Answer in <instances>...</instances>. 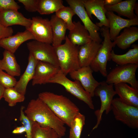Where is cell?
Returning <instances> with one entry per match:
<instances>
[{
    "label": "cell",
    "mask_w": 138,
    "mask_h": 138,
    "mask_svg": "<svg viewBox=\"0 0 138 138\" xmlns=\"http://www.w3.org/2000/svg\"><path fill=\"white\" fill-rule=\"evenodd\" d=\"M24 112L32 122H36L42 126L53 129L59 138L65 135L66 129L65 124L48 106L38 98L30 100Z\"/></svg>",
    "instance_id": "cell-1"
},
{
    "label": "cell",
    "mask_w": 138,
    "mask_h": 138,
    "mask_svg": "<svg viewBox=\"0 0 138 138\" xmlns=\"http://www.w3.org/2000/svg\"><path fill=\"white\" fill-rule=\"evenodd\" d=\"M38 98L45 103L56 116L69 127L74 118L80 112L77 106L63 95L45 91L40 93Z\"/></svg>",
    "instance_id": "cell-2"
},
{
    "label": "cell",
    "mask_w": 138,
    "mask_h": 138,
    "mask_svg": "<svg viewBox=\"0 0 138 138\" xmlns=\"http://www.w3.org/2000/svg\"><path fill=\"white\" fill-rule=\"evenodd\" d=\"M65 42L55 48L59 67L66 75L80 67L78 59L79 47L73 44L66 36Z\"/></svg>",
    "instance_id": "cell-3"
},
{
    "label": "cell",
    "mask_w": 138,
    "mask_h": 138,
    "mask_svg": "<svg viewBox=\"0 0 138 138\" xmlns=\"http://www.w3.org/2000/svg\"><path fill=\"white\" fill-rule=\"evenodd\" d=\"M100 30L104 40L95 59L90 66L93 71L99 72L102 76L106 77L108 74L107 62L111 60V52L112 48L115 45L111 39L109 28L103 26L100 28Z\"/></svg>",
    "instance_id": "cell-4"
},
{
    "label": "cell",
    "mask_w": 138,
    "mask_h": 138,
    "mask_svg": "<svg viewBox=\"0 0 138 138\" xmlns=\"http://www.w3.org/2000/svg\"><path fill=\"white\" fill-rule=\"evenodd\" d=\"M48 83L57 84L62 86L68 92L86 103L92 109H94L92 97L78 81L68 79L60 69Z\"/></svg>",
    "instance_id": "cell-5"
},
{
    "label": "cell",
    "mask_w": 138,
    "mask_h": 138,
    "mask_svg": "<svg viewBox=\"0 0 138 138\" xmlns=\"http://www.w3.org/2000/svg\"><path fill=\"white\" fill-rule=\"evenodd\" d=\"M116 119L130 128H138V107L126 103L119 98H114L112 109Z\"/></svg>",
    "instance_id": "cell-6"
},
{
    "label": "cell",
    "mask_w": 138,
    "mask_h": 138,
    "mask_svg": "<svg viewBox=\"0 0 138 138\" xmlns=\"http://www.w3.org/2000/svg\"><path fill=\"white\" fill-rule=\"evenodd\" d=\"M113 86V84H109L105 81H102L99 82L95 90L94 96L100 98L101 105L100 108L94 112L97 121L92 130L98 127L102 120L103 112L105 111L106 114H107L111 110L113 97L116 94Z\"/></svg>",
    "instance_id": "cell-7"
},
{
    "label": "cell",
    "mask_w": 138,
    "mask_h": 138,
    "mask_svg": "<svg viewBox=\"0 0 138 138\" xmlns=\"http://www.w3.org/2000/svg\"><path fill=\"white\" fill-rule=\"evenodd\" d=\"M138 64H128L119 65L112 69L107 74L106 82L109 84L128 83L132 87L138 89V81L136 72Z\"/></svg>",
    "instance_id": "cell-8"
},
{
    "label": "cell",
    "mask_w": 138,
    "mask_h": 138,
    "mask_svg": "<svg viewBox=\"0 0 138 138\" xmlns=\"http://www.w3.org/2000/svg\"><path fill=\"white\" fill-rule=\"evenodd\" d=\"M27 45L29 53L37 60L59 67L55 48L51 44L33 40L28 42Z\"/></svg>",
    "instance_id": "cell-9"
},
{
    "label": "cell",
    "mask_w": 138,
    "mask_h": 138,
    "mask_svg": "<svg viewBox=\"0 0 138 138\" xmlns=\"http://www.w3.org/2000/svg\"><path fill=\"white\" fill-rule=\"evenodd\" d=\"M66 1L83 23L92 40L101 43L102 39L98 32L100 28L93 22L87 14L84 6V0H66Z\"/></svg>",
    "instance_id": "cell-10"
},
{
    "label": "cell",
    "mask_w": 138,
    "mask_h": 138,
    "mask_svg": "<svg viewBox=\"0 0 138 138\" xmlns=\"http://www.w3.org/2000/svg\"><path fill=\"white\" fill-rule=\"evenodd\" d=\"M31 20V25L26 29L32 34L35 40L51 44L52 34L50 20L38 16L33 17Z\"/></svg>",
    "instance_id": "cell-11"
},
{
    "label": "cell",
    "mask_w": 138,
    "mask_h": 138,
    "mask_svg": "<svg viewBox=\"0 0 138 138\" xmlns=\"http://www.w3.org/2000/svg\"><path fill=\"white\" fill-rule=\"evenodd\" d=\"M93 72L90 66H88L80 67L69 73L71 78L78 81L92 97L95 96V90L99 84L93 76Z\"/></svg>",
    "instance_id": "cell-12"
},
{
    "label": "cell",
    "mask_w": 138,
    "mask_h": 138,
    "mask_svg": "<svg viewBox=\"0 0 138 138\" xmlns=\"http://www.w3.org/2000/svg\"><path fill=\"white\" fill-rule=\"evenodd\" d=\"M108 22L109 34L111 40L113 41L123 29L138 25V17L132 19H125L117 15L112 11L106 14Z\"/></svg>",
    "instance_id": "cell-13"
},
{
    "label": "cell",
    "mask_w": 138,
    "mask_h": 138,
    "mask_svg": "<svg viewBox=\"0 0 138 138\" xmlns=\"http://www.w3.org/2000/svg\"><path fill=\"white\" fill-rule=\"evenodd\" d=\"M86 12L91 19L94 15L99 21L95 24L100 28L103 26L109 28V25L106 14L107 12L105 7L104 0H84Z\"/></svg>",
    "instance_id": "cell-14"
},
{
    "label": "cell",
    "mask_w": 138,
    "mask_h": 138,
    "mask_svg": "<svg viewBox=\"0 0 138 138\" xmlns=\"http://www.w3.org/2000/svg\"><path fill=\"white\" fill-rule=\"evenodd\" d=\"M60 69L59 67L50 63L38 61L35 67L32 85L48 83L49 80Z\"/></svg>",
    "instance_id": "cell-15"
},
{
    "label": "cell",
    "mask_w": 138,
    "mask_h": 138,
    "mask_svg": "<svg viewBox=\"0 0 138 138\" xmlns=\"http://www.w3.org/2000/svg\"><path fill=\"white\" fill-rule=\"evenodd\" d=\"M31 22V19L26 18L18 10L9 9L0 11V23L5 27L18 25L27 29L30 26Z\"/></svg>",
    "instance_id": "cell-16"
},
{
    "label": "cell",
    "mask_w": 138,
    "mask_h": 138,
    "mask_svg": "<svg viewBox=\"0 0 138 138\" xmlns=\"http://www.w3.org/2000/svg\"><path fill=\"white\" fill-rule=\"evenodd\" d=\"M30 40L35 39L31 33L26 29L23 31L18 32L14 35L2 39L0 41V47L14 53L21 44Z\"/></svg>",
    "instance_id": "cell-17"
},
{
    "label": "cell",
    "mask_w": 138,
    "mask_h": 138,
    "mask_svg": "<svg viewBox=\"0 0 138 138\" xmlns=\"http://www.w3.org/2000/svg\"><path fill=\"white\" fill-rule=\"evenodd\" d=\"M101 45V43L92 40L79 47L78 59L80 67L90 66Z\"/></svg>",
    "instance_id": "cell-18"
},
{
    "label": "cell",
    "mask_w": 138,
    "mask_h": 138,
    "mask_svg": "<svg viewBox=\"0 0 138 138\" xmlns=\"http://www.w3.org/2000/svg\"><path fill=\"white\" fill-rule=\"evenodd\" d=\"M116 94L123 102L138 107V89L121 83L114 85Z\"/></svg>",
    "instance_id": "cell-19"
},
{
    "label": "cell",
    "mask_w": 138,
    "mask_h": 138,
    "mask_svg": "<svg viewBox=\"0 0 138 138\" xmlns=\"http://www.w3.org/2000/svg\"><path fill=\"white\" fill-rule=\"evenodd\" d=\"M38 61L29 53L28 63L26 68L14 87L17 91L21 94L25 95L27 85L33 78L35 67Z\"/></svg>",
    "instance_id": "cell-20"
},
{
    "label": "cell",
    "mask_w": 138,
    "mask_h": 138,
    "mask_svg": "<svg viewBox=\"0 0 138 138\" xmlns=\"http://www.w3.org/2000/svg\"><path fill=\"white\" fill-rule=\"evenodd\" d=\"M50 20L52 31V45L55 48L62 44L65 40L67 27L65 23L55 15L51 16Z\"/></svg>",
    "instance_id": "cell-21"
},
{
    "label": "cell",
    "mask_w": 138,
    "mask_h": 138,
    "mask_svg": "<svg viewBox=\"0 0 138 138\" xmlns=\"http://www.w3.org/2000/svg\"><path fill=\"white\" fill-rule=\"evenodd\" d=\"M73 23L74 27L67 36L73 44L79 46L92 40L88 31L80 22L74 21Z\"/></svg>",
    "instance_id": "cell-22"
},
{
    "label": "cell",
    "mask_w": 138,
    "mask_h": 138,
    "mask_svg": "<svg viewBox=\"0 0 138 138\" xmlns=\"http://www.w3.org/2000/svg\"><path fill=\"white\" fill-rule=\"evenodd\" d=\"M138 40V28L131 26L126 28L113 41L116 45L123 50L129 48L132 44Z\"/></svg>",
    "instance_id": "cell-23"
},
{
    "label": "cell",
    "mask_w": 138,
    "mask_h": 138,
    "mask_svg": "<svg viewBox=\"0 0 138 138\" xmlns=\"http://www.w3.org/2000/svg\"><path fill=\"white\" fill-rule=\"evenodd\" d=\"M3 55V58L0 59V69L5 71L7 73L13 77L20 76V68L14 53L5 50Z\"/></svg>",
    "instance_id": "cell-24"
},
{
    "label": "cell",
    "mask_w": 138,
    "mask_h": 138,
    "mask_svg": "<svg viewBox=\"0 0 138 138\" xmlns=\"http://www.w3.org/2000/svg\"><path fill=\"white\" fill-rule=\"evenodd\" d=\"M136 2V0L122 1L115 5H105V7L107 11L114 12L120 16L132 19L137 17L134 12V7Z\"/></svg>",
    "instance_id": "cell-25"
},
{
    "label": "cell",
    "mask_w": 138,
    "mask_h": 138,
    "mask_svg": "<svg viewBox=\"0 0 138 138\" xmlns=\"http://www.w3.org/2000/svg\"><path fill=\"white\" fill-rule=\"evenodd\" d=\"M111 58V60L119 65L128 64H138V45L133 44L132 49L123 54H116L112 50Z\"/></svg>",
    "instance_id": "cell-26"
},
{
    "label": "cell",
    "mask_w": 138,
    "mask_h": 138,
    "mask_svg": "<svg viewBox=\"0 0 138 138\" xmlns=\"http://www.w3.org/2000/svg\"><path fill=\"white\" fill-rule=\"evenodd\" d=\"M64 6L61 0H38L37 11L41 15H48Z\"/></svg>",
    "instance_id": "cell-27"
},
{
    "label": "cell",
    "mask_w": 138,
    "mask_h": 138,
    "mask_svg": "<svg viewBox=\"0 0 138 138\" xmlns=\"http://www.w3.org/2000/svg\"><path fill=\"white\" fill-rule=\"evenodd\" d=\"M32 138H59L53 129L42 126L36 122H32Z\"/></svg>",
    "instance_id": "cell-28"
},
{
    "label": "cell",
    "mask_w": 138,
    "mask_h": 138,
    "mask_svg": "<svg viewBox=\"0 0 138 138\" xmlns=\"http://www.w3.org/2000/svg\"><path fill=\"white\" fill-rule=\"evenodd\" d=\"M85 119V116L80 112L75 116L70 127L69 138H80Z\"/></svg>",
    "instance_id": "cell-29"
},
{
    "label": "cell",
    "mask_w": 138,
    "mask_h": 138,
    "mask_svg": "<svg viewBox=\"0 0 138 138\" xmlns=\"http://www.w3.org/2000/svg\"><path fill=\"white\" fill-rule=\"evenodd\" d=\"M3 98L11 107L15 106L17 103L24 101L25 99V95L18 92L14 87L5 88Z\"/></svg>",
    "instance_id": "cell-30"
},
{
    "label": "cell",
    "mask_w": 138,
    "mask_h": 138,
    "mask_svg": "<svg viewBox=\"0 0 138 138\" xmlns=\"http://www.w3.org/2000/svg\"><path fill=\"white\" fill-rule=\"evenodd\" d=\"M55 13L56 16L65 23L68 30L70 31L74 28V25L72 20V18L73 16L76 14L74 12L71 7L64 6Z\"/></svg>",
    "instance_id": "cell-31"
},
{
    "label": "cell",
    "mask_w": 138,
    "mask_h": 138,
    "mask_svg": "<svg viewBox=\"0 0 138 138\" xmlns=\"http://www.w3.org/2000/svg\"><path fill=\"white\" fill-rule=\"evenodd\" d=\"M24 109V106H21L19 120L25 129L26 138H32V130L33 122L29 120L25 114Z\"/></svg>",
    "instance_id": "cell-32"
},
{
    "label": "cell",
    "mask_w": 138,
    "mask_h": 138,
    "mask_svg": "<svg viewBox=\"0 0 138 138\" xmlns=\"http://www.w3.org/2000/svg\"><path fill=\"white\" fill-rule=\"evenodd\" d=\"M17 82L14 77L0 69V83L5 88L14 87Z\"/></svg>",
    "instance_id": "cell-33"
},
{
    "label": "cell",
    "mask_w": 138,
    "mask_h": 138,
    "mask_svg": "<svg viewBox=\"0 0 138 138\" xmlns=\"http://www.w3.org/2000/svg\"><path fill=\"white\" fill-rule=\"evenodd\" d=\"M20 8L14 0H0V11L9 9L18 10Z\"/></svg>",
    "instance_id": "cell-34"
},
{
    "label": "cell",
    "mask_w": 138,
    "mask_h": 138,
    "mask_svg": "<svg viewBox=\"0 0 138 138\" xmlns=\"http://www.w3.org/2000/svg\"><path fill=\"white\" fill-rule=\"evenodd\" d=\"M18 1L22 4L25 9L30 12L37 11L38 0H18Z\"/></svg>",
    "instance_id": "cell-35"
},
{
    "label": "cell",
    "mask_w": 138,
    "mask_h": 138,
    "mask_svg": "<svg viewBox=\"0 0 138 138\" xmlns=\"http://www.w3.org/2000/svg\"><path fill=\"white\" fill-rule=\"evenodd\" d=\"M14 31L10 27H6L0 23V41L2 39L12 35Z\"/></svg>",
    "instance_id": "cell-36"
},
{
    "label": "cell",
    "mask_w": 138,
    "mask_h": 138,
    "mask_svg": "<svg viewBox=\"0 0 138 138\" xmlns=\"http://www.w3.org/2000/svg\"><path fill=\"white\" fill-rule=\"evenodd\" d=\"M25 132V129L23 125L17 127L14 129L12 131V133L15 134H21Z\"/></svg>",
    "instance_id": "cell-37"
},
{
    "label": "cell",
    "mask_w": 138,
    "mask_h": 138,
    "mask_svg": "<svg viewBox=\"0 0 138 138\" xmlns=\"http://www.w3.org/2000/svg\"><path fill=\"white\" fill-rule=\"evenodd\" d=\"M122 0H104V4L105 5H115Z\"/></svg>",
    "instance_id": "cell-38"
},
{
    "label": "cell",
    "mask_w": 138,
    "mask_h": 138,
    "mask_svg": "<svg viewBox=\"0 0 138 138\" xmlns=\"http://www.w3.org/2000/svg\"><path fill=\"white\" fill-rule=\"evenodd\" d=\"M5 88L0 83V100L3 98Z\"/></svg>",
    "instance_id": "cell-39"
},
{
    "label": "cell",
    "mask_w": 138,
    "mask_h": 138,
    "mask_svg": "<svg viewBox=\"0 0 138 138\" xmlns=\"http://www.w3.org/2000/svg\"><path fill=\"white\" fill-rule=\"evenodd\" d=\"M134 12L136 15L138 17V3L136 2L134 8Z\"/></svg>",
    "instance_id": "cell-40"
},
{
    "label": "cell",
    "mask_w": 138,
    "mask_h": 138,
    "mask_svg": "<svg viewBox=\"0 0 138 138\" xmlns=\"http://www.w3.org/2000/svg\"></svg>",
    "instance_id": "cell-41"
}]
</instances>
